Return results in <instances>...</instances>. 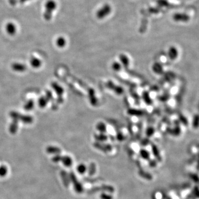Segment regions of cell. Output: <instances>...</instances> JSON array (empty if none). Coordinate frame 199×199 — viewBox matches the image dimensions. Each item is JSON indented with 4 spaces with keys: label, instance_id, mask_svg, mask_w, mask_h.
I'll return each instance as SVG.
<instances>
[{
    "label": "cell",
    "instance_id": "14",
    "mask_svg": "<svg viewBox=\"0 0 199 199\" xmlns=\"http://www.w3.org/2000/svg\"><path fill=\"white\" fill-rule=\"evenodd\" d=\"M61 161H62L64 165L66 166H70L72 165V163H73L71 158L68 156L62 157Z\"/></svg>",
    "mask_w": 199,
    "mask_h": 199
},
{
    "label": "cell",
    "instance_id": "10",
    "mask_svg": "<svg viewBox=\"0 0 199 199\" xmlns=\"http://www.w3.org/2000/svg\"><path fill=\"white\" fill-rule=\"evenodd\" d=\"M18 121L17 120H13L12 122L10 125L9 129V132L11 133L12 134H15L17 131L18 126Z\"/></svg>",
    "mask_w": 199,
    "mask_h": 199
},
{
    "label": "cell",
    "instance_id": "2",
    "mask_svg": "<svg viewBox=\"0 0 199 199\" xmlns=\"http://www.w3.org/2000/svg\"><path fill=\"white\" fill-rule=\"evenodd\" d=\"M111 11V8L110 5L106 4L102 8H100L97 12V17L99 19H102L105 17L107 16Z\"/></svg>",
    "mask_w": 199,
    "mask_h": 199
},
{
    "label": "cell",
    "instance_id": "16",
    "mask_svg": "<svg viewBox=\"0 0 199 199\" xmlns=\"http://www.w3.org/2000/svg\"><path fill=\"white\" fill-rule=\"evenodd\" d=\"M34 103L33 100H30L26 104H25L24 108L25 110L30 111L33 109L34 108Z\"/></svg>",
    "mask_w": 199,
    "mask_h": 199
},
{
    "label": "cell",
    "instance_id": "1",
    "mask_svg": "<svg viewBox=\"0 0 199 199\" xmlns=\"http://www.w3.org/2000/svg\"><path fill=\"white\" fill-rule=\"evenodd\" d=\"M46 11L44 13V18L46 21H50L52 17V13L57 7V4L53 0H49L46 2Z\"/></svg>",
    "mask_w": 199,
    "mask_h": 199
},
{
    "label": "cell",
    "instance_id": "8",
    "mask_svg": "<svg viewBox=\"0 0 199 199\" xmlns=\"http://www.w3.org/2000/svg\"><path fill=\"white\" fill-rule=\"evenodd\" d=\"M52 87L53 88L54 91L56 92L57 94L59 96V98H62L61 96L63 94V89L61 86H60L58 84L56 83H52Z\"/></svg>",
    "mask_w": 199,
    "mask_h": 199
},
{
    "label": "cell",
    "instance_id": "7",
    "mask_svg": "<svg viewBox=\"0 0 199 199\" xmlns=\"http://www.w3.org/2000/svg\"><path fill=\"white\" fill-rule=\"evenodd\" d=\"M19 121H21L26 124H30L33 122V118L32 116L22 115L20 113V115L19 117Z\"/></svg>",
    "mask_w": 199,
    "mask_h": 199
},
{
    "label": "cell",
    "instance_id": "4",
    "mask_svg": "<svg viewBox=\"0 0 199 199\" xmlns=\"http://www.w3.org/2000/svg\"><path fill=\"white\" fill-rule=\"evenodd\" d=\"M191 127L194 130L199 129V115L196 114L193 116L190 121Z\"/></svg>",
    "mask_w": 199,
    "mask_h": 199
},
{
    "label": "cell",
    "instance_id": "19",
    "mask_svg": "<svg viewBox=\"0 0 199 199\" xmlns=\"http://www.w3.org/2000/svg\"><path fill=\"white\" fill-rule=\"evenodd\" d=\"M141 156L145 159H148L149 157V154L147 150H141Z\"/></svg>",
    "mask_w": 199,
    "mask_h": 199
},
{
    "label": "cell",
    "instance_id": "3",
    "mask_svg": "<svg viewBox=\"0 0 199 199\" xmlns=\"http://www.w3.org/2000/svg\"><path fill=\"white\" fill-rule=\"evenodd\" d=\"M179 52L178 48L175 46H171L168 52V57L171 61L178 60L179 57Z\"/></svg>",
    "mask_w": 199,
    "mask_h": 199
},
{
    "label": "cell",
    "instance_id": "22",
    "mask_svg": "<svg viewBox=\"0 0 199 199\" xmlns=\"http://www.w3.org/2000/svg\"><path fill=\"white\" fill-rule=\"evenodd\" d=\"M101 199H112V196L111 195L102 194L101 195Z\"/></svg>",
    "mask_w": 199,
    "mask_h": 199
},
{
    "label": "cell",
    "instance_id": "21",
    "mask_svg": "<svg viewBox=\"0 0 199 199\" xmlns=\"http://www.w3.org/2000/svg\"><path fill=\"white\" fill-rule=\"evenodd\" d=\"M62 158V157H61L60 155L57 154L53 158V161L54 162H58L59 161H61Z\"/></svg>",
    "mask_w": 199,
    "mask_h": 199
},
{
    "label": "cell",
    "instance_id": "9",
    "mask_svg": "<svg viewBox=\"0 0 199 199\" xmlns=\"http://www.w3.org/2000/svg\"><path fill=\"white\" fill-rule=\"evenodd\" d=\"M6 31L10 35H14L16 32V25L13 23H8L6 25Z\"/></svg>",
    "mask_w": 199,
    "mask_h": 199
},
{
    "label": "cell",
    "instance_id": "23",
    "mask_svg": "<svg viewBox=\"0 0 199 199\" xmlns=\"http://www.w3.org/2000/svg\"><path fill=\"white\" fill-rule=\"evenodd\" d=\"M9 1L10 4H12V5H15L16 3L17 0H9Z\"/></svg>",
    "mask_w": 199,
    "mask_h": 199
},
{
    "label": "cell",
    "instance_id": "5",
    "mask_svg": "<svg viewBox=\"0 0 199 199\" xmlns=\"http://www.w3.org/2000/svg\"><path fill=\"white\" fill-rule=\"evenodd\" d=\"M174 20L176 21H182V22H187L189 21L190 17L185 14L176 13L174 15L173 17Z\"/></svg>",
    "mask_w": 199,
    "mask_h": 199
},
{
    "label": "cell",
    "instance_id": "18",
    "mask_svg": "<svg viewBox=\"0 0 199 199\" xmlns=\"http://www.w3.org/2000/svg\"><path fill=\"white\" fill-rule=\"evenodd\" d=\"M7 173V169L5 166H0V176H4L6 175Z\"/></svg>",
    "mask_w": 199,
    "mask_h": 199
},
{
    "label": "cell",
    "instance_id": "15",
    "mask_svg": "<svg viewBox=\"0 0 199 199\" xmlns=\"http://www.w3.org/2000/svg\"><path fill=\"white\" fill-rule=\"evenodd\" d=\"M56 44L57 46L60 47V48H62L66 44V41L65 38L62 37H60L58 38V39L56 41Z\"/></svg>",
    "mask_w": 199,
    "mask_h": 199
},
{
    "label": "cell",
    "instance_id": "17",
    "mask_svg": "<svg viewBox=\"0 0 199 199\" xmlns=\"http://www.w3.org/2000/svg\"><path fill=\"white\" fill-rule=\"evenodd\" d=\"M86 169H87L86 166L83 164H79V166H78V167H77V170L79 172V174H84L85 173V171H86Z\"/></svg>",
    "mask_w": 199,
    "mask_h": 199
},
{
    "label": "cell",
    "instance_id": "13",
    "mask_svg": "<svg viewBox=\"0 0 199 199\" xmlns=\"http://www.w3.org/2000/svg\"><path fill=\"white\" fill-rule=\"evenodd\" d=\"M38 105L40 107L44 108L48 102V100L44 96H41L38 100Z\"/></svg>",
    "mask_w": 199,
    "mask_h": 199
},
{
    "label": "cell",
    "instance_id": "20",
    "mask_svg": "<svg viewBox=\"0 0 199 199\" xmlns=\"http://www.w3.org/2000/svg\"><path fill=\"white\" fill-rule=\"evenodd\" d=\"M46 97L48 100V101L53 99V94L51 91L49 90L46 91Z\"/></svg>",
    "mask_w": 199,
    "mask_h": 199
},
{
    "label": "cell",
    "instance_id": "24",
    "mask_svg": "<svg viewBox=\"0 0 199 199\" xmlns=\"http://www.w3.org/2000/svg\"><path fill=\"white\" fill-rule=\"evenodd\" d=\"M28 1V0H20V2H21V3H22V4L24 3V2H25V1Z\"/></svg>",
    "mask_w": 199,
    "mask_h": 199
},
{
    "label": "cell",
    "instance_id": "6",
    "mask_svg": "<svg viewBox=\"0 0 199 199\" xmlns=\"http://www.w3.org/2000/svg\"><path fill=\"white\" fill-rule=\"evenodd\" d=\"M11 67L13 70L17 72H23L27 69L25 64L20 63H13Z\"/></svg>",
    "mask_w": 199,
    "mask_h": 199
},
{
    "label": "cell",
    "instance_id": "12",
    "mask_svg": "<svg viewBox=\"0 0 199 199\" xmlns=\"http://www.w3.org/2000/svg\"><path fill=\"white\" fill-rule=\"evenodd\" d=\"M46 152L47 153L50 154H58L61 152L60 149H59L58 147H52V146H50V147H48L46 148Z\"/></svg>",
    "mask_w": 199,
    "mask_h": 199
},
{
    "label": "cell",
    "instance_id": "11",
    "mask_svg": "<svg viewBox=\"0 0 199 199\" xmlns=\"http://www.w3.org/2000/svg\"><path fill=\"white\" fill-rule=\"evenodd\" d=\"M30 63H31V65L34 68H38L41 66V60H40L39 59L35 58V57L31 58L30 60Z\"/></svg>",
    "mask_w": 199,
    "mask_h": 199
}]
</instances>
